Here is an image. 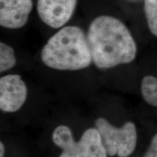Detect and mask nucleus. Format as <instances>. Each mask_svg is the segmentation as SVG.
<instances>
[{
	"instance_id": "20e7f679",
	"label": "nucleus",
	"mask_w": 157,
	"mask_h": 157,
	"mask_svg": "<svg viewBox=\"0 0 157 157\" xmlns=\"http://www.w3.org/2000/svg\"><path fill=\"white\" fill-rule=\"evenodd\" d=\"M28 89L21 76L7 74L0 78V109L5 113L19 111L26 101Z\"/></svg>"
},
{
	"instance_id": "9b49d317",
	"label": "nucleus",
	"mask_w": 157,
	"mask_h": 157,
	"mask_svg": "<svg viewBox=\"0 0 157 157\" xmlns=\"http://www.w3.org/2000/svg\"><path fill=\"white\" fill-rule=\"evenodd\" d=\"M144 10L148 28L157 37V0H144Z\"/></svg>"
},
{
	"instance_id": "7ed1b4c3",
	"label": "nucleus",
	"mask_w": 157,
	"mask_h": 157,
	"mask_svg": "<svg viewBox=\"0 0 157 157\" xmlns=\"http://www.w3.org/2000/svg\"><path fill=\"white\" fill-rule=\"evenodd\" d=\"M95 128L99 132L104 148L110 156L127 157L136 148L137 129L135 124L131 121L117 127L105 118L100 117L95 121Z\"/></svg>"
},
{
	"instance_id": "0eeeda50",
	"label": "nucleus",
	"mask_w": 157,
	"mask_h": 157,
	"mask_svg": "<svg viewBox=\"0 0 157 157\" xmlns=\"http://www.w3.org/2000/svg\"><path fill=\"white\" fill-rule=\"evenodd\" d=\"M32 7V0H0V25L10 29L22 28Z\"/></svg>"
},
{
	"instance_id": "423d86ee",
	"label": "nucleus",
	"mask_w": 157,
	"mask_h": 157,
	"mask_svg": "<svg viewBox=\"0 0 157 157\" xmlns=\"http://www.w3.org/2000/svg\"><path fill=\"white\" fill-rule=\"evenodd\" d=\"M98 129L89 128L82 135L80 140H74L62 150L59 157H108Z\"/></svg>"
},
{
	"instance_id": "f8f14e48",
	"label": "nucleus",
	"mask_w": 157,
	"mask_h": 157,
	"mask_svg": "<svg viewBox=\"0 0 157 157\" xmlns=\"http://www.w3.org/2000/svg\"><path fill=\"white\" fill-rule=\"evenodd\" d=\"M144 157H157V133L153 137Z\"/></svg>"
},
{
	"instance_id": "f03ea898",
	"label": "nucleus",
	"mask_w": 157,
	"mask_h": 157,
	"mask_svg": "<svg viewBox=\"0 0 157 157\" xmlns=\"http://www.w3.org/2000/svg\"><path fill=\"white\" fill-rule=\"evenodd\" d=\"M41 58L45 66L58 71H78L93 62L87 36L77 26H66L43 47Z\"/></svg>"
},
{
	"instance_id": "f257e3e1",
	"label": "nucleus",
	"mask_w": 157,
	"mask_h": 157,
	"mask_svg": "<svg viewBox=\"0 0 157 157\" xmlns=\"http://www.w3.org/2000/svg\"><path fill=\"white\" fill-rule=\"evenodd\" d=\"M87 36L93 62L100 69L129 63L136 56L134 39L125 25L116 17H96L90 23Z\"/></svg>"
},
{
	"instance_id": "9d476101",
	"label": "nucleus",
	"mask_w": 157,
	"mask_h": 157,
	"mask_svg": "<svg viewBox=\"0 0 157 157\" xmlns=\"http://www.w3.org/2000/svg\"><path fill=\"white\" fill-rule=\"evenodd\" d=\"M15 64L16 58L13 48L4 42L0 43V72L11 69Z\"/></svg>"
},
{
	"instance_id": "39448f33",
	"label": "nucleus",
	"mask_w": 157,
	"mask_h": 157,
	"mask_svg": "<svg viewBox=\"0 0 157 157\" xmlns=\"http://www.w3.org/2000/svg\"><path fill=\"white\" fill-rule=\"evenodd\" d=\"M76 2L77 0H38V15L48 26L60 28L71 17Z\"/></svg>"
},
{
	"instance_id": "ddd939ff",
	"label": "nucleus",
	"mask_w": 157,
	"mask_h": 157,
	"mask_svg": "<svg viewBox=\"0 0 157 157\" xmlns=\"http://www.w3.org/2000/svg\"><path fill=\"white\" fill-rule=\"evenodd\" d=\"M5 145L2 142L0 143V157H4L5 156Z\"/></svg>"
},
{
	"instance_id": "6e6552de",
	"label": "nucleus",
	"mask_w": 157,
	"mask_h": 157,
	"mask_svg": "<svg viewBox=\"0 0 157 157\" xmlns=\"http://www.w3.org/2000/svg\"><path fill=\"white\" fill-rule=\"evenodd\" d=\"M141 93L146 103L157 107V78L152 76H145L141 82Z\"/></svg>"
},
{
	"instance_id": "1a4fd4ad",
	"label": "nucleus",
	"mask_w": 157,
	"mask_h": 157,
	"mask_svg": "<svg viewBox=\"0 0 157 157\" xmlns=\"http://www.w3.org/2000/svg\"><path fill=\"white\" fill-rule=\"evenodd\" d=\"M52 142L57 147L63 150L74 140L71 129L66 125H59L55 128L52 134Z\"/></svg>"
}]
</instances>
